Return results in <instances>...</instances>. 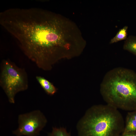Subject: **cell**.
<instances>
[{
  "label": "cell",
  "instance_id": "1",
  "mask_svg": "<svg viewBox=\"0 0 136 136\" xmlns=\"http://www.w3.org/2000/svg\"><path fill=\"white\" fill-rule=\"evenodd\" d=\"M0 23L17 40L25 55L42 69L59 49H68L84 39L74 22L39 8L6 10L0 14Z\"/></svg>",
  "mask_w": 136,
  "mask_h": 136
},
{
  "label": "cell",
  "instance_id": "2",
  "mask_svg": "<svg viewBox=\"0 0 136 136\" xmlns=\"http://www.w3.org/2000/svg\"><path fill=\"white\" fill-rule=\"evenodd\" d=\"M100 91L107 104L129 112L136 110V73L133 71L122 67L109 71Z\"/></svg>",
  "mask_w": 136,
  "mask_h": 136
},
{
  "label": "cell",
  "instance_id": "3",
  "mask_svg": "<svg viewBox=\"0 0 136 136\" xmlns=\"http://www.w3.org/2000/svg\"><path fill=\"white\" fill-rule=\"evenodd\" d=\"M124 123L118 109L107 104L94 105L78 122V136H120Z\"/></svg>",
  "mask_w": 136,
  "mask_h": 136
},
{
  "label": "cell",
  "instance_id": "4",
  "mask_svg": "<svg viewBox=\"0 0 136 136\" xmlns=\"http://www.w3.org/2000/svg\"><path fill=\"white\" fill-rule=\"evenodd\" d=\"M1 68L0 86L9 102L13 104L16 94L28 88L27 74L25 70L8 60L3 61Z\"/></svg>",
  "mask_w": 136,
  "mask_h": 136
},
{
  "label": "cell",
  "instance_id": "5",
  "mask_svg": "<svg viewBox=\"0 0 136 136\" xmlns=\"http://www.w3.org/2000/svg\"><path fill=\"white\" fill-rule=\"evenodd\" d=\"M18 126L13 133L16 136H38L45 126L47 119L40 110H37L19 115Z\"/></svg>",
  "mask_w": 136,
  "mask_h": 136
},
{
  "label": "cell",
  "instance_id": "6",
  "mask_svg": "<svg viewBox=\"0 0 136 136\" xmlns=\"http://www.w3.org/2000/svg\"><path fill=\"white\" fill-rule=\"evenodd\" d=\"M36 79L45 91L48 94L53 95L56 91V89L51 83L43 77L37 76Z\"/></svg>",
  "mask_w": 136,
  "mask_h": 136
},
{
  "label": "cell",
  "instance_id": "7",
  "mask_svg": "<svg viewBox=\"0 0 136 136\" xmlns=\"http://www.w3.org/2000/svg\"><path fill=\"white\" fill-rule=\"evenodd\" d=\"M134 132H136V120L128 112L122 134Z\"/></svg>",
  "mask_w": 136,
  "mask_h": 136
},
{
  "label": "cell",
  "instance_id": "8",
  "mask_svg": "<svg viewBox=\"0 0 136 136\" xmlns=\"http://www.w3.org/2000/svg\"><path fill=\"white\" fill-rule=\"evenodd\" d=\"M123 49L136 55V37L130 36L124 42Z\"/></svg>",
  "mask_w": 136,
  "mask_h": 136
},
{
  "label": "cell",
  "instance_id": "9",
  "mask_svg": "<svg viewBox=\"0 0 136 136\" xmlns=\"http://www.w3.org/2000/svg\"><path fill=\"white\" fill-rule=\"evenodd\" d=\"M128 28L127 26H125L122 28L120 29L115 36L111 39L110 43L113 44L120 41L126 40L127 38Z\"/></svg>",
  "mask_w": 136,
  "mask_h": 136
},
{
  "label": "cell",
  "instance_id": "10",
  "mask_svg": "<svg viewBox=\"0 0 136 136\" xmlns=\"http://www.w3.org/2000/svg\"><path fill=\"white\" fill-rule=\"evenodd\" d=\"M48 136H71L66 129L62 127H53L51 132L48 133Z\"/></svg>",
  "mask_w": 136,
  "mask_h": 136
},
{
  "label": "cell",
  "instance_id": "11",
  "mask_svg": "<svg viewBox=\"0 0 136 136\" xmlns=\"http://www.w3.org/2000/svg\"><path fill=\"white\" fill-rule=\"evenodd\" d=\"M120 136H136V132L122 134Z\"/></svg>",
  "mask_w": 136,
  "mask_h": 136
},
{
  "label": "cell",
  "instance_id": "12",
  "mask_svg": "<svg viewBox=\"0 0 136 136\" xmlns=\"http://www.w3.org/2000/svg\"><path fill=\"white\" fill-rule=\"evenodd\" d=\"M128 113L136 120V110Z\"/></svg>",
  "mask_w": 136,
  "mask_h": 136
}]
</instances>
